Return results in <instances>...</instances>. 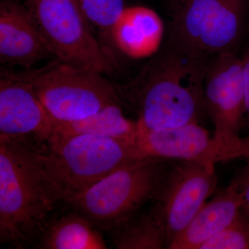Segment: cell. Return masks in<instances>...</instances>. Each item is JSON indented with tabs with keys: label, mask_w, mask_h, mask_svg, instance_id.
<instances>
[{
	"label": "cell",
	"mask_w": 249,
	"mask_h": 249,
	"mask_svg": "<svg viewBox=\"0 0 249 249\" xmlns=\"http://www.w3.org/2000/svg\"><path fill=\"white\" fill-rule=\"evenodd\" d=\"M246 91L241 57L226 52L206 64L204 107L214 124L216 137H240L245 114Z\"/></svg>",
	"instance_id": "obj_10"
},
{
	"label": "cell",
	"mask_w": 249,
	"mask_h": 249,
	"mask_svg": "<svg viewBox=\"0 0 249 249\" xmlns=\"http://www.w3.org/2000/svg\"><path fill=\"white\" fill-rule=\"evenodd\" d=\"M37 247L45 249H107L97 228L73 210L54 216L37 240Z\"/></svg>",
	"instance_id": "obj_16"
},
{
	"label": "cell",
	"mask_w": 249,
	"mask_h": 249,
	"mask_svg": "<svg viewBox=\"0 0 249 249\" xmlns=\"http://www.w3.org/2000/svg\"><path fill=\"white\" fill-rule=\"evenodd\" d=\"M166 28L160 15L142 6L126 7L112 35L114 47L129 58L152 56L160 49Z\"/></svg>",
	"instance_id": "obj_14"
},
{
	"label": "cell",
	"mask_w": 249,
	"mask_h": 249,
	"mask_svg": "<svg viewBox=\"0 0 249 249\" xmlns=\"http://www.w3.org/2000/svg\"><path fill=\"white\" fill-rule=\"evenodd\" d=\"M208 60L165 42L134 79L118 85L123 103L137 114L139 127L161 130L199 124Z\"/></svg>",
	"instance_id": "obj_1"
},
{
	"label": "cell",
	"mask_w": 249,
	"mask_h": 249,
	"mask_svg": "<svg viewBox=\"0 0 249 249\" xmlns=\"http://www.w3.org/2000/svg\"><path fill=\"white\" fill-rule=\"evenodd\" d=\"M246 91L245 114L242 129L249 128V44L245 47L241 56Z\"/></svg>",
	"instance_id": "obj_20"
},
{
	"label": "cell",
	"mask_w": 249,
	"mask_h": 249,
	"mask_svg": "<svg viewBox=\"0 0 249 249\" xmlns=\"http://www.w3.org/2000/svg\"><path fill=\"white\" fill-rule=\"evenodd\" d=\"M111 231L118 249H167L164 230L152 209L126 219Z\"/></svg>",
	"instance_id": "obj_17"
},
{
	"label": "cell",
	"mask_w": 249,
	"mask_h": 249,
	"mask_svg": "<svg viewBox=\"0 0 249 249\" xmlns=\"http://www.w3.org/2000/svg\"><path fill=\"white\" fill-rule=\"evenodd\" d=\"M233 179L243 196V209L249 212V164L242 168Z\"/></svg>",
	"instance_id": "obj_21"
},
{
	"label": "cell",
	"mask_w": 249,
	"mask_h": 249,
	"mask_svg": "<svg viewBox=\"0 0 249 249\" xmlns=\"http://www.w3.org/2000/svg\"><path fill=\"white\" fill-rule=\"evenodd\" d=\"M78 4L91 28L114 47L113 32L125 9L124 0H78Z\"/></svg>",
	"instance_id": "obj_18"
},
{
	"label": "cell",
	"mask_w": 249,
	"mask_h": 249,
	"mask_svg": "<svg viewBox=\"0 0 249 249\" xmlns=\"http://www.w3.org/2000/svg\"><path fill=\"white\" fill-rule=\"evenodd\" d=\"M173 160L144 157L101 178L65 202L94 227L111 231L157 197Z\"/></svg>",
	"instance_id": "obj_4"
},
{
	"label": "cell",
	"mask_w": 249,
	"mask_h": 249,
	"mask_svg": "<svg viewBox=\"0 0 249 249\" xmlns=\"http://www.w3.org/2000/svg\"><path fill=\"white\" fill-rule=\"evenodd\" d=\"M135 142L141 158L198 160L213 164L239 158L249 160V137L211 136L199 124L161 130L139 127Z\"/></svg>",
	"instance_id": "obj_9"
},
{
	"label": "cell",
	"mask_w": 249,
	"mask_h": 249,
	"mask_svg": "<svg viewBox=\"0 0 249 249\" xmlns=\"http://www.w3.org/2000/svg\"><path fill=\"white\" fill-rule=\"evenodd\" d=\"M31 19L55 58L104 74L114 58L101 45L75 0H25Z\"/></svg>",
	"instance_id": "obj_7"
},
{
	"label": "cell",
	"mask_w": 249,
	"mask_h": 249,
	"mask_svg": "<svg viewBox=\"0 0 249 249\" xmlns=\"http://www.w3.org/2000/svg\"><path fill=\"white\" fill-rule=\"evenodd\" d=\"M36 150L47 178L64 203L141 158L135 141L92 135L52 137Z\"/></svg>",
	"instance_id": "obj_3"
},
{
	"label": "cell",
	"mask_w": 249,
	"mask_h": 249,
	"mask_svg": "<svg viewBox=\"0 0 249 249\" xmlns=\"http://www.w3.org/2000/svg\"><path fill=\"white\" fill-rule=\"evenodd\" d=\"M214 165L198 160L172 162L151 208L164 230L167 249L215 190Z\"/></svg>",
	"instance_id": "obj_8"
},
{
	"label": "cell",
	"mask_w": 249,
	"mask_h": 249,
	"mask_svg": "<svg viewBox=\"0 0 249 249\" xmlns=\"http://www.w3.org/2000/svg\"><path fill=\"white\" fill-rule=\"evenodd\" d=\"M249 18V0H169L165 42L206 60L237 53Z\"/></svg>",
	"instance_id": "obj_5"
},
{
	"label": "cell",
	"mask_w": 249,
	"mask_h": 249,
	"mask_svg": "<svg viewBox=\"0 0 249 249\" xmlns=\"http://www.w3.org/2000/svg\"><path fill=\"white\" fill-rule=\"evenodd\" d=\"M75 1H77V2H78V0H75Z\"/></svg>",
	"instance_id": "obj_22"
},
{
	"label": "cell",
	"mask_w": 249,
	"mask_h": 249,
	"mask_svg": "<svg viewBox=\"0 0 249 249\" xmlns=\"http://www.w3.org/2000/svg\"><path fill=\"white\" fill-rule=\"evenodd\" d=\"M243 205V196L232 179L225 189L203 205L169 249H200L235 219Z\"/></svg>",
	"instance_id": "obj_13"
},
{
	"label": "cell",
	"mask_w": 249,
	"mask_h": 249,
	"mask_svg": "<svg viewBox=\"0 0 249 249\" xmlns=\"http://www.w3.org/2000/svg\"><path fill=\"white\" fill-rule=\"evenodd\" d=\"M54 57L50 47L31 19L25 5L16 0L0 4V61L31 69Z\"/></svg>",
	"instance_id": "obj_12"
},
{
	"label": "cell",
	"mask_w": 249,
	"mask_h": 249,
	"mask_svg": "<svg viewBox=\"0 0 249 249\" xmlns=\"http://www.w3.org/2000/svg\"><path fill=\"white\" fill-rule=\"evenodd\" d=\"M59 202L35 146L0 137V243L21 249L37 241Z\"/></svg>",
	"instance_id": "obj_2"
},
{
	"label": "cell",
	"mask_w": 249,
	"mask_h": 249,
	"mask_svg": "<svg viewBox=\"0 0 249 249\" xmlns=\"http://www.w3.org/2000/svg\"><path fill=\"white\" fill-rule=\"evenodd\" d=\"M200 249H249V211L242 207L235 219Z\"/></svg>",
	"instance_id": "obj_19"
},
{
	"label": "cell",
	"mask_w": 249,
	"mask_h": 249,
	"mask_svg": "<svg viewBox=\"0 0 249 249\" xmlns=\"http://www.w3.org/2000/svg\"><path fill=\"white\" fill-rule=\"evenodd\" d=\"M33 87L54 120H79L123 103L118 85L103 74L53 58L41 68L18 72Z\"/></svg>",
	"instance_id": "obj_6"
},
{
	"label": "cell",
	"mask_w": 249,
	"mask_h": 249,
	"mask_svg": "<svg viewBox=\"0 0 249 249\" xmlns=\"http://www.w3.org/2000/svg\"></svg>",
	"instance_id": "obj_23"
},
{
	"label": "cell",
	"mask_w": 249,
	"mask_h": 249,
	"mask_svg": "<svg viewBox=\"0 0 249 249\" xmlns=\"http://www.w3.org/2000/svg\"><path fill=\"white\" fill-rule=\"evenodd\" d=\"M54 122L30 83L18 72L1 69L0 137L39 148L52 137Z\"/></svg>",
	"instance_id": "obj_11"
},
{
	"label": "cell",
	"mask_w": 249,
	"mask_h": 249,
	"mask_svg": "<svg viewBox=\"0 0 249 249\" xmlns=\"http://www.w3.org/2000/svg\"><path fill=\"white\" fill-rule=\"evenodd\" d=\"M120 104L108 105L79 120L55 121L52 137L92 135L135 141L139 132L138 122L126 117Z\"/></svg>",
	"instance_id": "obj_15"
}]
</instances>
